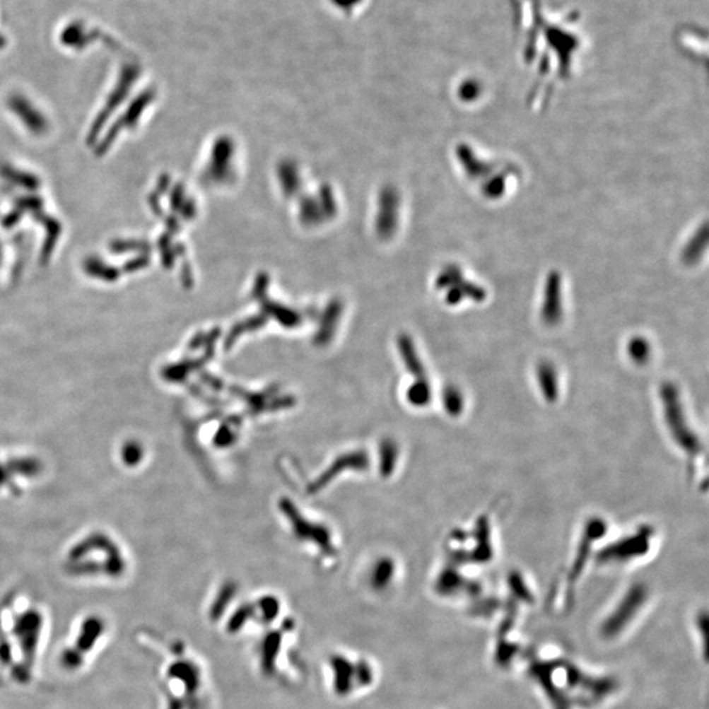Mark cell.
<instances>
[{"label": "cell", "instance_id": "obj_4", "mask_svg": "<svg viewBox=\"0 0 709 709\" xmlns=\"http://www.w3.org/2000/svg\"><path fill=\"white\" fill-rule=\"evenodd\" d=\"M143 456H145V448L142 443L134 438L122 439L120 444L116 447V459L119 461V465L124 469L131 470V468H137L143 461Z\"/></svg>", "mask_w": 709, "mask_h": 709}, {"label": "cell", "instance_id": "obj_1", "mask_svg": "<svg viewBox=\"0 0 709 709\" xmlns=\"http://www.w3.org/2000/svg\"><path fill=\"white\" fill-rule=\"evenodd\" d=\"M100 561L120 578L129 568L130 556L117 534L107 528H91L78 534L64 554L66 570L76 577H88L95 561Z\"/></svg>", "mask_w": 709, "mask_h": 709}, {"label": "cell", "instance_id": "obj_3", "mask_svg": "<svg viewBox=\"0 0 709 709\" xmlns=\"http://www.w3.org/2000/svg\"><path fill=\"white\" fill-rule=\"evenodd\" d=\"M662 397L664 409H666V418L669 419L672 435L676 439V442H679L681 448H684L687 452L695 453V452L700 451L696 438L691 433L690 428L684 423V416L681 413V404H679V401L676 402L675 392L672 390L670 385H666L663 387Z\"/></svg>", "mask_w": 709, "mask_h": 709}, {"label": "cell", "instance_id": "obj_2", "mask_svg": "<svg viewBox=\"0 0 709 709\" xmlns=\"http://www.w3.org/2000/svg\"><path fill=\"white\" fill-rule=\"evenodd\" d=\"M47 468L36 453L21 447L0 445V497H7L12 473L15 498L23 497L44 479Z\"/></svg>", "mask_w": 709, "mask_h": 709}]
</instances>
